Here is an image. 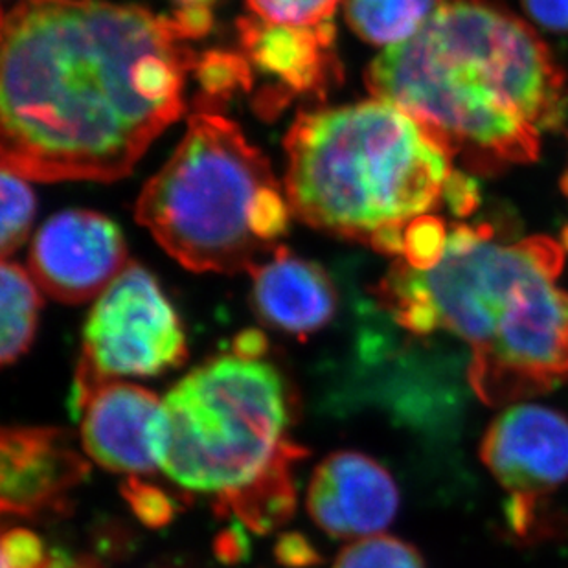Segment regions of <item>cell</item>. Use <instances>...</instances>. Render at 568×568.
I'll use <instances>...</instances> for the list:
<instances>
[{
	"label": "cell",
	"mask_w": 568,
	"mask_h": 568,
	"mask_svg": "<svg viewBox=\"0 0 568 568\" xmlns=\"http://www.w3.org/2000/svg\"><path fill=\"white\" fill-rule=\"evenodd\" d=\"M197 55L172 17L108 0H19L2 21V170L41 183L128 175L184 113Z\"/></svg>",
	"instance_id": "1"
},
{
	"label": "cell",
	"mask_w": 568,
	"mask_h": 568,
	"mask_svg": "<svg viewBox=\"0 0 568 568\" xmlns=\"http://www.w3.org/2000/svg\"><path fill=\"white\" fill-rule=\"evenodd\" d=\"M368 91L410 114L473 172L539 156L568 116L564 70L534 28L495 0H444L414 38L366 70Z\"/></svg>",
	"instance_id": "2"
},
{
	"label": "cell",
	"mask_w": 568,
	"mask_h": 568,
	"mask_svg": "<svg viewBox=\"0 0 568 568\" xmlns=\"http://www.w3.org/2000/svg\"><path fill=\"white\" fill-rule=\"evenodd\" d=\"M564 263L552 237L503 243L489 225H460L435 267L397 260L377 295L414 337L444 329L469 344L473 392L489 407H509L568 383Z\"/></svg>",
	"instance_id": "3"
},
{
	"label": "cell",
	"mask_w": 568,
	"mask_h": 568,
	"mask_svg": "<svg viewBox=\"0 0 568 568\" xmlns=\"http://www.w3.org/2000/svg\"><path fill=\"white\" fill-rule=\"evenodd\" d=\"M284 144L291 212L392 256H402L408 223L440 203L453 175L444 142L377 98L302 111Z\"/></svg>",
	"instance_id": "4"
},
{
	"label": "cell",
	"mask_w": 568,
	"mask_h": 568,
	"mask_svg": "<svg viewBox=\"0 0 568 568\" xmlns=\"http://www.w3.org/2000/svg\"><path fill=\"white\" fill-rule=\"evenodd\" d=\"M134 214L193 273L234 274L278 248L293 212L267 156L220 109L195 103L189 131Z\"/></svg>",
	"instance_id": "5"
},
{
	"label": "cell",
	"mask_w": 568,
	"mask_h": 568,
	"mask_svg": "<svg viewBox=\"0 0 568 568\" xmlns=\"http://www.w3.org/2000/svg\"><path fill=\"white\" fill-rule=\"evenodd\" d=\"M162 403V471L193 491L221 495L247 486L287 442V386L262 357L210 359Z\"/></svg>",
	"instance_id": "6"
},
{
	"label": "cell",
	"mask_w": 568,
	"mask_h": 568,
	"mask_svg": "<svg viewBox=\"0 0 568 568\" xmlns=\"http://www.w3.org/2000/svg\"><path fill=\"white\" fill-rule=\"evenodd\" d=\"M186 357L183 324L161 285L129 263L87 316L72 394L116 377L161 376Z\"/></svg>",
	"instance_id": "7"
},
{
	"label": "cell",
	"mask_w": 568,
	"mask_h": 568,
	"mask_svg": "<svg viewBox=\"0 0 568 568\" xmlns=\"http://www.w3.org/2000/svg\"><path fill=\"white\" fill-rule=\"evenodd\" d=\"M128 265L119 226L91 210L52 215L30 248V274L63 304H83L102 295Z\"/></svg>",
	"instance_id": "8"
},
{
	"label": "cell",
	"mask_w": 568,
	"mask_h": 568,
	"mask_svg": "<svg viewBox=\"0 0 568 568\" xmlns=\"http://www.w3.org/2000/svg\"><path fill=\"white\" fill-rule=\"evenodd\" d=\"M81 444L109 471L148 475L161 467L164 403L144 386L102 381L72 394Z\"/></svg>",
	"instance_id": "9"
},
{
	"label": "cell",
	"mask_w": 568,
	"mask_h": 568,
	"mask_svg": "<svg viewBox=\"0 0 568 568\" xmlns=\"http://www.w3.org/2000/svg\"><path fill=\"white\" fill-rule=\"evenodd\" d=\"M480 458L511 499L542 500L568 483V416L515 403L489 424Z\"/></svg>",
	"instance_id": "10"
},
{
	"label": "cell",
	"mask_w": 568,
	"mask_h": 568,
	"mask_svg": "<svg viewBox=\"0 0 568 568\" xmlns=\"http://www.w3.org/2000/svg\"><path fill=\"white\" fill-rule=\"evenodd\" d=\"M243 55L254 72L271 83L257 92L254 105L262 116L278 114L293 98L326 97L327 89L343 80V69L333 52L335 24L293 28L271 24L257 17L237 22Z\"/></svg>",
	"instance_id": "11"
},
{
	"label": "cell",
	"mask_w": 568,
	"mask_h": 568,
	"mask_svg": "<svg viewBox=\"0 0 568 568\" xmlns=\"http://www.w3.org/2000/svg\"><path fill=\"white\" fill-rule=\"evenodd\" d=\"M89 464L54 427H4L0 436L2 514L41 519L63 514Z\"/></svg>",
	"instance_id": "12"
},
{
	"label": "cell",
	"mask_w": 568,
	"mask_h": 568,
	"mask_svg": "<svg viewBox=\"0 0 568 568\" xmlns=\"http://www.w3.org/2000/svg\"><path fill=\"white\" fill-rule=\"evenodd\" d=\"M399 509V489L386 467L357 450H338L316 466L307 488L315 525L337 539L379 536Z\"/></svg>",
	"instance_id": "13"
},
{
	"label": "cell",
	"mask_w": 568,
	"mask_h": 568,
	"mask_svg": "<svg viewBox=\"0 0 568 568\" xmlns=\"http://www.w3.org/2000/svg\"><path fill=\"white\" fill-rule=\"evenodd\" d=\"M253 306L263 324L306 337L318 332L337 312V291L315 263L278 247L251 268Z\"/></svg>",
	"instance_id": "14"
},
{
	"label": "cell",
	"mask_w": 568,
	"mask_h": 568,
	"mask_svg": "<svg viewBox=\"0 0 568 568\" xmlns=\"http://www.w3.org/2000/svg\"><path fill=\"white\" fill-rule=\"evenodd\" d=\"M307 455L296 444L285 442L271 466L243 488L217 495L215 511L234 515L248 530L256 534L278 528L295 514L296 488L293 467Z\"/></svg>",
	"instance_id": "15"
},
{
	"label": "cell",
	"mask_w": 568,
	"mask_h": 568,
	"mask_svg": "<svg viewBox=\"0 0 568 568\" xmlns=\"http://www.w3.org/2000/svg\"><path fill=\"white\" fill-rule=\"evenodd\" d=\"M444 0H344L346 21L372 44L405 43L435 16Z\"/></svg>",
	"instance_id": "16"
},
{
	"label": "cell",
	"mask_w": 568,
	"mask_h": 568,
	"mask_svg": "<svg viewBox=\"0 0 568 568\" xmlns=\"http://www.w3.org/2000/svg\"><path fill=\"white\" fill-rule=\"evenodd\" d=\"M0 301H2V329H0V359L8 366L21 359L32 344L38 315L41 310V295L38 282L21 265L2 263L0 271Z\"/></svg>",
	"instance_id": "17"
},
{
	"label": "cell",
	"mask_w": 568,
	"mask_h": 568,
	"mask_svg": "<svg viewBox=\"0 0 568 568\" xmlns=\"http://www.w3.org/2000/svg\"><path fill=\"white\" fill-rule=\"evenodd\" d=\"M193 70L203 89L195 103L206 108L220 109L221 103L229 102L237 91L253 89L254 70L243 54L212 50L199 58Z\"/></svg>",
	"instance_id": "18"
},
{
	"label": "cell",
	"mask_w": 568,
	"mask_h": 568,
	"mask_svg": "<svg viewBox=\"0 0 568 568\" xmlns=\"http://www.w3.org/2000/svg\"><path fill=\"white\" fill-rule=\"evenodd\" d=\"M2 189V229H0V248L8 257L27 242L33 217H36V195L28 179L2 170L0 178Z\"/></svg>",
	"instance_id": "19"
},
{
	"label": "cell",
	"mask_w": 568,
	"mask_h": 568,
	"mask_svg": "<svg viewBox=\"0 0 568 568\" xmlns=\"http://www.w3.org/2000/svg\"><path fill=\"white\" fill-rule=\"evenodd\" d=\"M333 568H425V561L418 548L379 534L344 547Z\"/></svg>",
	"instance_id": "20"
},
{
	"label": "cell",
	"mask_w": 568,
	"mask_h": 568,
	"mask_svg": "<svg viewBox=\"0 0 568 568\" xmlns=\"http://www.w3.org/2000/svg\"><path fill=\"white\" fill-rule=\"evenodd\" d=\"M254 17L271 24L316 28L333 21L341 0H245Z\"/></svg>",
	"instance_id": "21"
},
{
	"label": "cell",
	"mask_w": 568,
	"mask_h": 568,
	"mask_svg": "<svg viewBox=\"0 0 568 568\" xmlns=\"http://www.w3.org/2000/svg\"><path fill=\"white\" fill-rule=\"evenodd\" d=\"M449 234L438 217L422 215L408 223L403 234L402 260L410 267L427 271L435 267L444 256Z\"/></svg>",
	"instance_id": "22"
},
{
	"label": "cell",
	"mask_w": 568,
	"mask_h": 568,
	"mask_svg": "<svg viewBox=\"0 0 568 568\" xmlns=\"http://www.w3.org/2000/svg\"><path fill=\"white\" fill-rule=\"evenodd\" d=\"M2 568H50L54 554L47 552L44 542L33 531L8 528L2 534Z\"/></svg>",
	"instance_id": "23"
},
{
	"label": "cell",
	"mask_w": 568,
	"mask_h": 568,
	"mask_svg": "<svg viewBox=\"0 0 568 568\" xmlns=\"http://www.w3.org/2000/svg\"><path fill=\"white\" fill-rule=\"evenodd\" d=\"M122 494L136 517L153 528L168 525L175 514V506L166 495L162 494V489L140 483L136 477L129 478L128 483L122 486Z\"/></svg>",
	"instance_id": "24"
},
{
	"label": "cell",
	"mask_w": 568,
	"mask_h": 568,
	"mask_svg": "<svg viewBox=\"0 0 568 568\" xmlns=\"http://www.w3.org/2000/svg\"><path fill=\"white\" fill-rule=\"evenodd\" d=\"M444 201L449 206L453 214L458 217H466L477 210L480 204V193L478 186L469 175L460 172H453L447 186H445Z\"/></svg>",
	"instance_id": "25"
},
{
	"label": "cell",
	"mask_w": 568,
	"mask_h": 568,
	"mask_svg": "<svg viewBox=\"0 0 568 568\" xmlns=\"http://www.w3.org/2000/svg\"><path fill=\"white\" fill-rule=\"evenodd\" d=\"M526 13L550 32H568V0H523Z\"/></svg>",
	"instance_id": "26"
},
{
	"label": "cell",
	"mask_w": 568,
	"mask_h": 568,
	"mask_svg": "<svg viewBox=\"0 0 568 568\" xmlns=\"http://www.w3.org/2000/svg\"><path fill=\"white\" fill-rule=\"evenodd\" d=\"M173 24L178 28L179 36L189 39L203 38L212 28V11L210 6H183L172 16Z\"/></svg>",
	"instance_id": "27"
},
{
	"label": "cell",
	"mask_w": 568,
	"mask_h": 568,
	"mask_svg": "<svg viewBox=\"0 0 568 568\" xmlns=\"http://www.w3.org/2000/svg\"><path fill=\"white\" fill-rule=\"evenodd\" d=\"M276 556L282 564L290 565V567H307L318 558L313 552V548L307 545L306 539L298 534H287L282 537V541L276 547Z\"/></svg>",
	"instance_id": "28"
},
{
	"label": "cell",
	"mask_w": 568,
	"mask_h": 568,
	"mask_svg": "<svg viewBox=\"0 0 568 568\" xmlns=\"http://www.w3.org/2000/svg\"><path fill=\"white\" fill-rule=\"evenodd\" d=\"M265 337L260 332H245L237 335L234 341V354L245 355V357H262L265 352Z\"/></svg>",
	"instance_id": "29"
},
{
	"label": "cell",
	"mask_w": 568,
	"mask_h": 568,
	"mask_svg": "<svg viewBox=\"0 0 568 568\" xmlns=\"http://www.w3.org/2000/svg\"><path fill=\"white\" fill-rule=\"evenodd\" d=\"M50 568H102L91 558H69L63 554H54V561Z\"/></svg>",
	"instance_id": "30"
},
{
	"label": "cell",
	"mask_w": 568,
	"mask_h": 568,
	"mask_svg": "<svg viewBox=\"0 0 568 568\" xmlns=\"http://www.w3.org/2000/svg\"><path fill=\"white\" fill-rule=\"evenodd\" d=\"M183 6H210L214 0H181Z\"/></svg>",
	"instance_id": "31"
},
{
	"label": "cell",
	"mask_w": 568,
	"mask_h": 568,
	"mask_svg": "<svg viewBox=\"0 0 568 568\" xmlns=\"http://www.w3.org/2000/svg\"><path fill=\"white\" fill-rule=\"evenodd\" d=\"M561 189H564V193L568 197V172L565 173V178L561 179Z\"/></svg>",
	"instance_id": "32"
},
{
	"label": "cell",
	"mask_w": 568,
	"mask_h": 568,
	"mask_svg": "<svg viewBox=\"0 0 568 568\" xmlns=\"http://www.w3.org/2000/svg\"><path fill=\"white\" fill-rule=\"evenodd\" d=\"M564 237H565V243H567V247H568V229H567V231H565Z\"/></svg>",
	"instance_id": "33"
}]
</instances>
